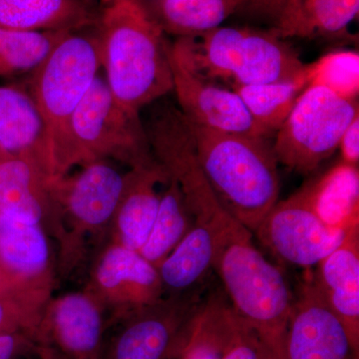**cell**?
Returning a JSON list of instances; mask_svg holds the SVG:
<instances>
[{
    "instance_id": "6da1fadb",
    "label": "cell",
    "mask_w": 359,
    "mask_h": 359,
    "mask_svg": "<svg viewBox=\"0 0 359 359\" xmlns=\"http://www.w3.org/2000/svg\"><path fill=\"white\" fill-rule=\"evenodd\" d=\"M189 210L194 221L211 231L214 271L233 311L259 332L283 325L294 295L283 271L252 243V231L224 209L212 189L192 201Z\"/></svg>"
},
{
    "instance_id": "7a4b0ae2",
    "label": "cell",
    "mask_w": 359,
    "mask_h": 359,
    "mask_svg": "<svg viewBox=\"0 0 359 359\" xmlns=\"http://www.w3.org/2000/svg\"><path fill=\"white\" fill-rule=\"evenodd\" d=\"M101 65L118 103L140 115L173 91L170 44L146 0H113L99 20Z\"/></svg>"
},
{
    "instance_id": "3957f363",
    "label": "cell",
    "mask_w": 359,
    "mask_h": 359,
    "mask_svg": "<svg viewBox=\"0 0 359 359\" xmlns=\"http://www.w3.org/2000/svg\"><path fill=\"white\" fill-rule=\"evenodd\" d=\"M186 121L198 163L215 195L255 233L280 196L273 145L264 137L224 133Z\"/></svg>"
},
{
    "instance_id": "277c9868",
    "label": "cell",
    "mask_w": 359,
    "mask_h": 359,
    "mask_svg": "<svg viewBox=\"0 0 359 359\" xmlns=\"http://www.w3.org/2000/svg\"><path fill=\"white\" fill-rule=\"evenodd\" d=\"M170 47L191 69L231 88L287 79L306 65L273 29L219 26L200 36L178 39Z\"/></svg>"
},
{
    "instance_id": "5b68a950",
    "label": "cell",
    "mask_w": 359,
    "mask_h": 359,
    "mask_svg": "<svg viewBox=\"0 0 359 359\" xmlns=\"http://www.w3.org/2000/svg\"><path fill=\"white\" fill-rule=\"evenodd\" d=\"M126 176L111 160H97L77 173L48 182V231L60 247L61 273H68L84 259L87 245H99L111 235Z\"/></svg>"
},
{
    "instance_id": "8992f818",
    "label": "cell",
    "mask_w": 359,
    "mask_h": 359,
    "mask_svg": "<svg viewBox=\"0 0 359 359\" xmlns=\"http://www.w3.org/2000/svg\"><path fill=\"white\" fill-rule=\"evenodd\" d=\"M97 160L119 161L131 168L153 160L140 115L116 101L100 74L71 116L54 155V175L65 176L73 167Z\"/></svg>"
},
{
    "instance_id": "52a82bcc",
    "label": "cell",
    "mask_w": 359,
    "mask_h": 359,
    "mask_svg": "<svg viewBox=\"0 0 359 359\" xmlns=\"http://www.w3.org/2000/svg\"><path fill=\"white\" fill-rule=\"evenodd\" d=\"M101 65L98 36L68 32L30 74L27 88L48 128L52 155L60 147L73 112L98 76Z\"/></svg>"
},
{
    "instance_id": "ba28073f",
    "label": "cell",
    "mask_w": 359,
    "mask_h": 359,
    "mask_svg": "<svg viewBox=\"0 0 359 359\" xmlns=\"http://www.w3.org/2000/svg\"><path fill=\"white\" fill-rule=\"evenodd\" d=\"M358 115V99L309 84L276 133V161L297 173H311L339 149L342 134Z\"/></svg>"
},
{
    "instance_id": "9c48e42d",
    "label": "cell",
    "mask_w": 359,
    "mask_h": 359,
    "mask_svg": "<svg viewBox=\"0 0 359 359\" xmlns=\"http://www.w3.org/2000/svg\"><path fill=\"white\" fill-rule=\"evenodd\" d=\"M355 224L327 223L304 188L289 199L278 201L255 233L283 263L309 269L337 250Z\"/></svg>"
},
{
    "instance_id": "30bf717a",
    "label": "cell",
    "mask_w": 359,
    "mask_h": 359,
    "mask_svg": "<svg viewBox=\"0 0 359 359\" xmlns=\"http://www.w3.org/2000/svg\"><path fill=\"white\" fill-rule=\"evenodd\" d=\"M202 302L198 290L167 295L116 321L101 359H170L182 353Z\"/></svg>"
},
{
    "instance_id": "8fae6325",
    "label": "cell",
    "mask_w": 359,
    "mask_h": 359,
    "mask_svg": "<svg viewBox=\"0 0 359 359\" xmlns=\"http://www.w3.org/2000/svg\"><path fill=\"white\" fill-rule=\"evenodd\" d=\"M108 323L105 308L85 290L51 297L35 344L44 358L101 359Z\"/></svg>"
},
{
    "instance_id": "7c38bea8",
    "label": "cell",
    "mask_w": 359,
    "mask_h": 359,
    "mask_svg": "<svg viewBox=\"0 0 359 359\" xmlns=\"http://www.w3.org/2000/svg\"><path fill=\"white\" fill-rule=\"evenodd\" d=\"M84 290L110 311L109 323L164 297L157 268L137 250L112 242L97 255Z\"/></svg>"
},
{
    "instance_id": "4fadbf2b",
    "label": "cell",
    "mask_w": 359,
    "mask_h": 359,
    "mask_svg": "<svg viewBox=\"0 0 359 359\" xmlns=\"http://www.w3.org/2000/svg\"><path fill=\"white\" fill-rule=\"evenodd\" d=\"M173 92L188 121L224 133L264 137L245 104L231 87L196 72L175 56L170 47Z\"/></svg>"
},
{
    "instance_id": "5bb4252c",
    "label": "cell",
    "mask_w": 359,
    "mask_h": 359,
    "mask_svg": "<svg viewBox=\"0 0 359 359\" xmlns=\"http://www.w3.org/2000/svg\"><path fill=\"white\" fill-rule=\"evenodd\" d=\"M283 353L287 359H353L346 327L313 280L304 283L294 299Z\"/></svg>"
},
{
    "instance_id": "9a60e30c",
    "label": "cell",
    "mask_w": 359,
    "mask_h": 359,
    "mask_svg": "<svg viewBox=\"0 0 359 359\" xmlns=\"http://www.w3.org/2000/svg\"><path fill=\"white\" fill-rule=\"evenodd\" d=\"M0 150L32 161L50 178L55 177L50 135L27 87L0 86Z\"/></svg>"
},
{
    "instance_id": "2e32d148",
    "label": "cell",
    "mask_w": 359,
    "mask_h": 359,
    "mask_svg": "<svg viewBox=\"0 0 359 359\" xmlns=\"http://www.w3.org/2000/svg\"><path fill=\"white\" fill-rule=\"evenodd\" d=\"M0 271L16 287L52 292L53 263L43 226L0 212Z\"/></svg>"
},
{
    "instance_id": "e0dca14e",
    "label": "cell",
    "mask_w": 359,
    "mask_h": 359,
    "mask_svg": "<svg viewBox=\"0 0 359 359\" xmlns=\"http://www.w3.org/2000/svg\"><path fill=\"white\" fill-rule=\"evenodd\" d=\"M166 172L154 159L130 169L113 219L111 242L137 250L145 245L159 211L158 186L167 184Z\"/></svg>"
},
{
    "instance_id": "ac0fdd59",
    "label": "cell",
    "mask_w": 359,
    "mask_h": 359,
    "mask_svg": "<svg viewBox=\"0 0 359 359\" xmlns=\"http://www.w3.org/2000/svg\"><path fill=\"white\" fill-rule=\"evenodd\" d=\"M313 282L346 327L353 359L359 355L358 224L341 245L318 264Z\"/></svg>"
},
{
    "instance_id": "d6986e66",
    "label": "cell",
    "mask_w": 359,
    "mask_h": 359,
    "mask_svg": "<svg viewBox=\"0 0 359 359\" xmlns=\"http://www.w3.org/2000/svg\"><path fill=\"white\" fill-rule=\"evenodd\" d=\"M51 179L32 161L0 150V212L48 228Z\"/></svg>"
},
{
    "instance_id": "ffe728a7",
    "label": "cell",
    "mask_w": 359,
    "mask_h": 359,
    "mask_svg": "<svg viewBox=\"0 0 359 359\" xmlns=\"http://www.w3.org/2000/svg\"><path fill=\"white\" fill-rule=\"evenodd\" d=\"M92 22L83 0H0V26L9 29L74 32Z\"/></svg>"
},
{
    "instance_id": "44dd1931",
    "label": "cell",
    "mask_w": 359,
    "mask_h": 359,
    "mask_svg": "<svg viewBox=\"0 0 359 359\" xmlns=\"http://www.w3.org/2000/svg\"><path fill=\"white\" fill-rule=\"evenodd\" d=\"M214 257L211 231L205 224L194 221L183 240L158 266L164 297L196 292L214 269Z\"/></svg>"
},
{
    "instance_id": "7402d4cb",
    "label": "cell",
    "mask_w": 359,
    "mask_h": 359,
    "mask_svg": "<svg viewBox=\"0 0 359 359\" xmlns=\"http://www.w3.org/2000/svg\"><path fill=\"white\" fill-rule=\"evenodd\" d=\"M309 84V65L287 79L233 87L257 127L271 137L282 127Z\"/></svg>"
},
{
    "instance_id": "603a6c76",
    "label": "cell",
    "mask_w": 359,
    "mask_h": 359,
    "mask_svg": "<svg viewBox=\"0 0 359 359\" xmlns=\"http://www.w3.org/2000/svg\"><path fill=\"white\" fill-rule=\"evenodd\" d=\"M146 4L163 32L178 39L216 29L238 7V0H148Z\"/></svg>"
},
{
    "instance_id": "cb8c5ba5",
    "label": "cell",
    "mask_w": 359,
    "mask_h": 359,
    "mask_svg": "<svg viewBox=\"0 0 359 359\" xmlns=\"http://www.w3.org/2000/svg\"><path fill=\"white\" fill-rule=\"evenodd\" d=\"M194 224L183 193L176 181L168 180L161 194L159 211L152 231L139 254L158 269L170 252L183 240Z\"/></svg>"
},
{
    "instance_id": "d4e9b609",
    "label": "cell",
    "mask_w": 359,
    "mask_h": 359,
    "mask_svg": "<svg viewBox=\"0 0 359 359\" xmlns=\"http://www.w3.org/2000/svg\"><path fill=\"white\" fill-rule=\"evenodd\" d=\"M358 167L341 163L304 189L321 218L349 224L358 222Z\"/></svg>"
},
{
    "instance_id": "484cf974",
    "label": "cell",
    "mask_w": 359,
    "mask_h": 359,
    "mask_svg": "<svg viewBox=\"0 0 359 359\" xmlns=\"http://www.w3.org/2000/svg\"><path fill=\"white\" fill-rule=\"evenodd\" d=\"M359 13V0H302L283 39H340Z\"/></svg>"
},
{
    "instance_id": "4316f807",
    "label": "cell",
    "mask_w": 359,
    "mask_h": 359,
    "mask_svg": "<svg viewBox=\"0 0 359 359\" xmlns=\"http://www.w3.org/2000/svg\"><path fill=\"white\" fill-rule=\"evenodd\" d=\"M233 308L221 295L203 302L194 318L181 359H222L230 332Z\"/></svg>"
},
{
    "instance_id": "83f0119b",
    "label": "cell",
    "mask_w": 359,
    "mask_h": 359,
    "mask_svg": "<svg viewBox=\"0 0 359 359\" xmlns=\"http://www.w3.org/2000/svg\"><path fill=\"white\" fill-rule=\"evenodd\" d=\"M66 33L25 32L0 26V77L32 74Z\"/></svg>"
},
{
    "instance_id": "f1b7e54d",
    "label": "cell",
    "mask_w": 359,
    "mask_h": 359,
    "mask_svg": "<svg viewBox=\"0 0 359 359\" xmlns=\"http://www.w3.org/2000/svg\"><path fill=\"white\" fill-rule=\"evenodd\" d=\"M51 290L14 287L0 294V335L23 334L34 340Z\"/></svg>"
},
{
    "instance_id": "f546056e",
    "label": "cell",
    "mask_w": 359,
    "mask_h": 359,
    "mask_svg": "<svg viewBox=\"0 0 359 359\" xmlns=\"http://www.w3.org/2000/svg\"><path fill=\"white\" fill-rule=\"evenodd\" d=\"M309 84L323 85L339 95L358 99L359 56L358 52L337 51L309 63Z\"/></svg>"
},
{
    "instance_id": "4dcf8cb0",
    "label": "cell",
    "mask_w": 359,
    "mask_h": 359,
    "mask_svg": "<svg viewBox=\"0 0 359 359\" xmlns=\"http://www.w3.org/2000/svg\"><path fill=\"white\" fill-rule=\"evenodd\" d=\"M302 0H238V11L266 21L280 37L292 25Z\"/></svg>"
},
{
    "instance_id": "1f68e13d",
    "label": "cell",
    "mask_w": 359,
    "mask_h": 359,
    "mask_svg": "<svg viewBox=\"0 0 359 359\" xmlns=\"http://www.w3.org/2000/svg\"><path fill=\"white\" fill-rule=\"evenodd\" d=\"M261 344L256 330L233 309L230 332L222 359H259Z\"/></svg>"
},
{
    "instance_id": "d6a6232c",
    "label": "cell",
    "mask_w": 359,
    "mask_h": 359,
    "mask_svg": "<svg viewBox=\"0 0 359 359\" xmlns=\"http://www.w3.org/2000/svg\"><path fill=\"white\" fill-rule=\"evenodd\" d=\"M34 351L40 353L34 340L23 334L0 335V359H15L21 354Z\"/></svg>"
},
{
    "instance_id": "836d02e7",
    "label": "cell",
    "mask_w": 359,
    "mask_h": 359,
    "mask_svg": "<svg viewBox=\"0 0 359 359\" xmlns=\"http://www.w3.org/2000/svg\"><path fill=\"white\" fill-rule=\"evenodd\" d=\"M339 149L344 164L358 167L359 162V115L351 121L342 134Z\"/></svg>"
},
{
    "instance_id": "e575fe53",
    "label": "cell",
    "mask_w": 359,
    "mask_h": 359,
    "mask_svg": "<svg viewBox=\"0 0 359 359\" xmlns=\"http://www.w3.org/2000/svg\"><path fill=\"white\" fill-rule=\"evenodd\" d=\"M262 340V339H261ZM259 359H287L283 349L269 346L262 341L261 351H259Z\"/></svg>"
},
{
    "instance_id": "d590c367",
    "label": "cell",
    "mask_w": 359,
    "mask_h": 359,
    "mask_svg": "<svg viewBox=\"0 0 359 359\" xmlns=\"http://www.w3.org/2000/svg\"><path fill=\"white\" fill-rule=\"evenodd\" d=\"M14 287H16V285H13V283L4 276V273L0 271V294H4L6 290L13 289Z\"/></svg>"
},
{
    "instance_id": "8d00e7d4",
    "label": "cell",
    "mask_w": 359,
    "mask_h": 359,
    "mask_svg": "<svg viewBox=\"0 0 359 359\" xmlns=\"http://www.w3.org/2000/svg\"><path fill=\"white\" fill-rule=\"evenodd\" d=\"M113 0H101V2H102L103 4H105V6H107V4H109L110 2H112Z\"/></svg>"
},
{
    "instance_id": "74e56055",
    "label": "cell",
    "mask_w": 359,
    "mask_h": 359,
    "mask_svg": "<svg viewBox=\"0 0 359 359\" xmlns=\"http://www.w3.org/2000/svg\"><path fill=\"white\" fill-rule=\"evenodd\" d=\"M170 359H181V353L178 354V355H175L173 358Z\"/></svg>"
}]
</instances>
